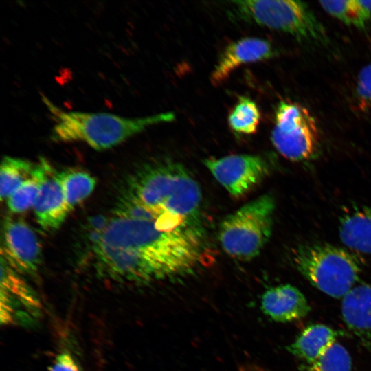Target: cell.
<instances>
[{"label":"cell","mask_w":371,"mask_h":371,"mask_svg":"<svg viewBox=\"0 0 371 371\" xmlns=\"http://www.w3.org/2000/svg\"><path fill=\"white\" fill-rule=\"evenodd\" d=\"M203 232L168 230L148 212L122 203L93 245L101 275L148 283L191 273L201 256Z\"/></svg>","instance_id":"cell-1"},{"label":"cell","mask_w":371,"mask_h":371,"mask_svg":"<svg viewBox=\"0 0 371 371\" xmlns=\"http://www.w3.org/2000/svg\"><path fill=\"white\" fill-rule=\"evenodd\" d=\"M124 201L155 218L203 229L202 194L196 180L181 164L157 159L141 166L129 178Z\"/></svg>","instance_id":"cell-2"},{"label":"cell","mask_w":371,"mask_h":371,"mask_svg":"<svg viewBox=\"0 0 371 371\" xmlns=\"http://www.w3.org/2000/svg\"><path fill=\"white\" fill-rule=\"evenodd\" d=\"M53 122L51 139L82 142L100 150L115 146L148 127L175 120L172 112L142 117H125L106 113L65 111L42 95Z\"/></svg>","instance_id":"cell-3"},{"label":"cell","mask_w":371,"mask_h":371,"mask_svg":"<svg viewBox=\"0 0 371 371\" xmlns=\"http://www.w3.org/2000/svg\"><path fill=\"white\" fill-rule=\"evenodd\" d=\"M299 272L316 289L335 298H343L357 284L361 262L346 249L325 243H306L293 252Z\"/></svg>","instance_id":"cell-4"},{"label":"cell","mask_w":371,"mask_h":371,"mask_svg":"<svg viewBox=\"0 0 371 371\" xmlns=\"http://www.w3.org/2000/svg\"><path fill=\"white\" fill-rule=\"evenodd\" d=\"M275 208L273 197L263 194L226 216L218 232L223 249L239 260L258 256L271 236Z\"/></svg>","instance_id":"cell-5"},{"label":"cell","mask_w":371,"mask_h":371,"mask_svg":"<svg viewBox=\"0 0 371 371\" xmlns=\"http://www.w3.org/2000/svg\"><path fill=\"white\" fill-rule=\"evenodd\" d=\"M232 3L241 19L289 34L298 41L317 45H324L328 41L324 27L304 2L243 0Z\"/></svg>","instance_id":"cell-6"},{"label":"cell","mask_w":371,"mask_h":371,"mask_svg":"<svg viewBox=\"0 0 371 371\" xmlns=\"http://www.w3.org/2000/svg\"><path fill=\"white\" fill-rule=\"evenodd\" d=\"M271 140L283 157L295 162L313 159L320 147L314 117L305 106L289 100L281 101L276 107Z\"/></svg>","instance_id":"cell-7"},{"label":"cell","mask_w":371,"mask_h":371,"mask_svg":"<svg viewBox=\"0 0 371 371\" xmlns=\"http://www.w3.org/2000/svg\"><path fill=\"white\" fill-rule=\"evenodd\" d=\"M203 164L216 180L236 198L253 190L269 172L268 163L256 155L209 157L203 160Z\"/></svg>","instance_id":"cell-8"},{"label":"cell","mask_w":371,"mask_h":371,"mask_svg":"<svg viewBox=\"0 0 371 371\" xmlns=\"http://www.w3.org/2000/svg\"><path fill=\"white\" fill-rule=\"evenodd\" d=\"M1 252V258L21 273L33 274L41 263V246L36 235L21 220H5Z\"/></svg>","instance_id":"cell-9"},{"label":"cell","mask_w":371,"mask_h":371,"mask_svg":"<svg viewBox=\"0 0 371 371\" xmlns=\"http://www.w3.org/2000/svg\"><path fill=\"white\" fill-rule=\"evenodd\" d=\"M1 322L10 324L37 315L40 304L29 286L1 258Z\"/></svg>","instance_id":"cell-10"},{"label":"cell","mask_w":371,"mask_h":371,"mask_svg":"<svg viewBox=\"0 0 371 371\" xmlns=\"http://www.w3.org/2000/svg\"><path fill=\"white\" fill-rule=\"evenodd\" d=\"M275 50L268 41L246 37L231 43L224 49L210 75V82L219 85L240 66L271 58Z\"/></svg>","instance_id":"cell-11"},{"label":"cell","mask_w":371,"mask_h":371,"mask_svg":"<svg viewBox=\"0 0 371 371\" xmlns=\"http://www.w3.org/2000/svg\"><path fill=\"white\" fill-rule=\"evenodd\" d=\"M341 315L359 342L371 350V282L357 284L342 298Z\"/></svg>","instance_id":"cell-12"},{"label":"cell","mask_w":371,"mask_h":371,"mask_svg":"<svg viewBox=\"0 0 371 371\" xmlns=\"http://www.w3.org/2000/svg\"><path fill=\"white\" fill-rule=\"evenodd\" d=\"M33 207L38 223L47 231L58 228L70 212L65 201L58 173L49 164Z\"/></svg>","instance_id":"cell-13"},{"label":"cell","mask_w":371,"mask_h":371,"mask_svg":"<svg viewBox=\"0 0 371 371\" xmlns=\"http://www.w3.org/2000/svg\"><path fill=\"white\" fill-rule=\"evenodd\" d=\"M261 308L267 317L278 322L303 319L311 310L305 295L297 287L289 284L267 290L261 299Z\"/></svg>","instance_id":"cell-14"},{"label":"cell","mask_w":371,"mask_h":371,"mask_svg":"<svg viewBox=\"0 0 371 371\" xmlns=\"http://www.w3.org/2000/svg\"><path fill=\"white\" fill-rule=\"evenodd\" d=\"M339 236L346 247L371 255V205L357 207L342 215Z\"/></svg>","instance_id":"cell-15"},{"label":"cell","mask_w":371,"mask_h":371,"mask_svg":"<svg viewBox=\"0 0 371 371\" xmlns=\"http://www.w3.org/2000/svg\"><path fill=\"white\" fill-rule=\"evenodd\" d=\"M337 332L322 324L306 327L288 346V350L305 365L317 360L337 341Z\"/></svg>","instance_id":"cell-16"},{"label":"cell","mask_w":371,"mask_h":371,"mask_svg":"<svg viewBox=\"0 0 371 371\" xmlns=\"http://www.w3.org/2000/svg\"><path fill=\"white\" fill-rule=\"evenodd\" d=\"M49 163L44 159L36 165L32 175L7 199L10 210L23 212L34 206Z\"/></svg>","instance_id":"cell-17"},{"label":"cell","mask_w":371,"mask_h":371,"mask_svg":"<svg viewBox=\"0 0 371 371\" xmlns=\"http://www.w3.org/2000/svg\"><path fill=\"white\" fill-rule=\"evenodd\" d=\"M36 165L16 157H3L0 169L1 199H8L32 174Z\"/></svg>","instance_id":"cell-18"},{"label":"cell","mask_w":371,"mask_h":371,"mask_svg":"<svg viewBox=\"0 0 371 371\" xmlns=\"http://www.w3.org/2000/svg\"><path fill=\"white\" fill-rule=\"evenodd\" d=\"M66 205L69 211L94 190L95 179L82 170H66L58 173Z\"/></svg>","instance_id":"cell-19"},{"label":"cell","mask_w":371,"mask_h":371,"mask_svg":"<svg viewBox=\"0 0 371 371\" xmlns=\"http://www.w3.org/2000/svg\"><path fill=\"white\" fill-rule=\"evenodd\" d=\"M231 129L240 134L255 133L260 121L258 105L251 99L242 96L228 115Z\"/></svg>","instance_id":"cell-20"},{"label":"cell","mask_w":371,"mask_h":371,"mask_svg":"<svg viewBox=\"0 0 371 371\" xmlns=\"http://www.w3.org/2000/svg\"><path fill=\"white\" fill-rule=\"evenodd\" d=\"M319 4L330 15L357 28H365L370 19L359 0L321 1Z\"/></svg>","instance_id":"cell-21"},{"label":"cell","mask_w":371,"mask_h":371,"mask_svg":"<svg viewBox=\"0 0 371 371\" xmlns=\"http://www.w3.org/2000/svg\"><path fill=\"white\" fill-rule=\"evenodd\" d=\"M351 357L337 341L315 362L304 365L301 371H352Z\"/></svg>","instance_id":"cell-22"},{"label":"cell","mask_w":371,"mask_h":371,"mask_svg":"<svg viewBox=\"0 0 371 371\" xmlns=\"http://www.w3.org/2000/svg\"><path fill=\"white\" fill-rule=\"evenodd\" d=\"M356 98L361 110L371 109V63L363 67L358 74Z\"/></svg>","instance_id":"cell-23"},{"label":"cell","mask_w":371,"mask_h":371,"mask_svg":"<svg viewBox=\"0 0 371 371\" xmlns=\"http://www.w3.org/2000/svg\"><path fill=\"white\" fill-rule=\"evenodd\" d=\"M49 371H81L75 359L68 352H61L55 359Z\"/></svg>","instance_id":"cell-24"},{"label":"cell","mask_w":371,"mask_h":371,"mask_svg":"<svg viewBox=\"0 0 371 371\" xmlns=\"http://www.w3.org/2000/svg\"><path fill=\"white\" fill-rule=\"evenodd\" d=\"M238 371H266L264 368L256 364H247L243 366Z\"/></svg>","instance_id":"cell-25"}]
</instances>
